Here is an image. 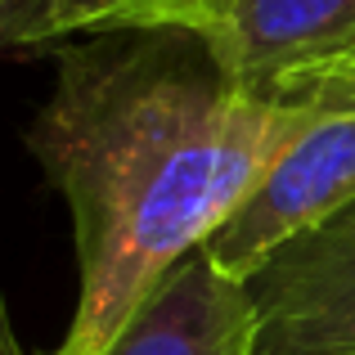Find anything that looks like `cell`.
I'll return each instance as SVG.
<instances>
[{"label": "cell", "mask_w": 355, "mask_h": 355, "mask_svg": "<svg viewBox=\"0 0 355 355\" xmlns=\"http://www.w3.org/2000/svg\"><path fill=\"white\" fill-rule=\"evenodd\" d=\"M324 104L329 95H257L180 27L63 45L54 90L27 130L72 211L81 270L77 311L50 355H104Z\"/></svg>", "instance_id": "obj_1"}, {"label": "cell", "mask_w": 355, "mask_h": 355, "mask_svg": "<svg viewBox=\"0 0 355 355\" xmlns=\"http://www.w3.org/2000/svg\"><path fill=\"white\" fill-rule=\"evenodd\" d=\"M130 27L193 32L230 77L270 99H302L355 54V0H157Z\"/></svg>", "instance_id": "obj_2"}, {"label": "cell", "mask_w": 355, "mask_h": 355, "mask_svg": "<svg viewBox=\"0 0 355 355\" xmlns=\"http://www.w3.org/2000/svg\"><path fill=\"white\" fill-rule=\"evenodd\" d=\"M355 202V99H333L288 139L225 220L207 234V261L248 284L275 252Z\"/></svg>", "instance_id": "obj_3"}, {"label": "cell", "mask_w": 355, "mask_h": 355, "mask_svg": "<svg viewBox=\"0 0 355 355\" xmlns=\"http://www.w3.org/2000/svg\"><path fill=\"white\" fill-rule=\"evenodd\" d=\"M257 355H355V202L248 279Z\"/></svg>", "instance_id": "obj_4"}, {"label": "cell", "mask_w": 355, "mask_h": 355, "mask_svg": "<svg viewBox=\"0 0 355 355\" xmlns=\"http://www.w3.org/2000/svg\"><path fill=\"white\" fill-rule=\"evenodd\" d=\"M104 355H257L248 288L193 248L144 297Z\"/></svg>", "instance_id": "obj_5"}, {"label": "cell", "mask_w": 355, "mask_h": 355, "mask_svg": "<svg viewBox=\"0 0 355 355\" xmlns=\"http://www.w3.org/2000/svg\"><path fill=\"white\" fill-rule=\"evenodd\" d=\"M157 0H27V14L14 32V50L59 45L90 32H121Z\"/></svg>", "instance_id": "obj_6"}, {"label": "cell", "mask_w": 355, "mask_h": 355, "mask_svg": "<svg viewBox=\"0 0 355 355\" xmlns=\"http://www.w3.org/2000/svg\"><path fill=\"white\" fill-rule=\"evenodd\" d=\"M306 95H333V99H355V54H351L347 63H342L338 72H329V77H324V81H320V86H315V90H306ZM306 95H302V99H306Z\"/></svg>", "instance_id": "obj_7"}, {"label": "cell", "mask_w": 355, "mask_h": 355, "mask_svg": "<svg viewBox=\"0 0 355 355\" xmlns=\"http://www.w3.org/2000/svg\"><path fill=\"white\" fill-rule=\"evenodd\" d=\"M27 14V0H0V54L14 50V32Z\"/></svg>", "instance_id": "obj_8"}, {"label": "cell", "mask_w": 355, "mask_h": 355, "mask_svg": "<svg viewBox=\"0 0 355 355\" xmlns=\"http://www.w3.org/2000/svg\"><path fill=\"white\" fill-rule=\"evenodd\" d=\"M0 355H27V347L18 342V333H14V320H9L5 293H0Z\"/></svg>", "instance_id": "obj_9"}]
</instances>
